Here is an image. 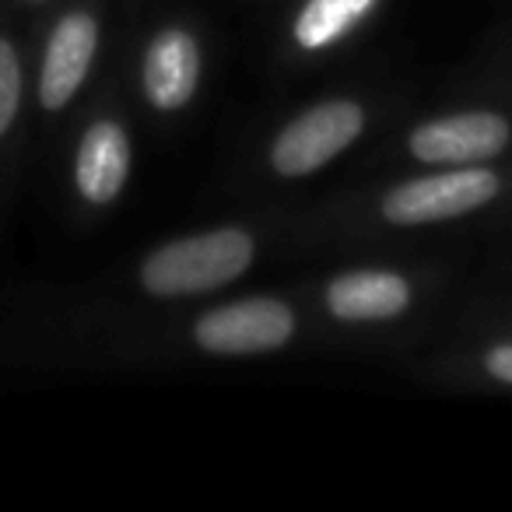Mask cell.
<instances>
[{"mask_svg": "<svg viewBox=\"0 0 512 512\" xmlns=\"http://www.w3.org/2000/svg\"><path fill=\"white\" fill-rule=\"evenodd\" d=\"M253 260V239L239 228H221L197 239H179L148 256L141 278L155 295H197L235 281Z\"/></svg>", "mask_w": 512, "mask_h": 512, "instance_id": "1", "label": "cell"}, {"mask_svg": "<svg viewBox=\"0 0 512 512\" xmlns=\"http://www.w3.org/2000/svg\"><path fill=\"white\" fill-rule=\"evenodd\" d=\"M362 109L355 102H323L309 109L295 123H288L278 137L271 158L281 176H306V172L327 165L341 155L358 134H362Z\"/></svg>", "mask_w": 512, "mask_h": 512, "instance_id": "2", "label": "cell"}, {"mask_svg": "<svg viewBox=\"0 0 512 512\" xmlns=\"http://www.w3.org/2000/svg\"><path fill=\"white\" fill-rule=\"evenodd\" d=\"M498 193V176L484 169H460L446 176H425L404 183L386 197L383 214L397 225H421V221H442L467 214L488 204Z\"/></svg>", "mask_w": 512, "mask_h": 512, "instance_id": "3", "label": "cell"}, {"mask_svg": "<svg viewBox=\"0 0 512 512\" xmlns=\"http://www.w3.org/2000/svg\"><path fill=\"white\" fill-rule=\"evenodd\" d=\"M295 316L278 299H246L214 309L197 323V344L214 355H256L274 351L292 337Z\"/></svg>", "mask_w": 512, "mask_h": 512, "instance_id": "4", "label": "cell"}, {"mask_svg": "<svg viewBox=\"0 0 512 512\" xmlns=\"http://www.w3.org/2000/svg\"><path fill=\"white\" fill-rule=\"evenodd\" d=\"M509 144V123L495 113H463L425 123L411 134V151L421 162L463 165L491 158Z\"/></svg>", "mask_w": 512, "mask_h": 512, "instance_id": "5", "label": "cell"}, {"mask_svg": "<svg viewBox=\"0 0 512 512\" xmlns=\"http://www.w3.org/2000/svg\"><path fill=\"white\" fill-rule=\"evenodd\" d=\"M95 43H99V32L88 15H67L53 29L43 60V81H39V99L46 109H60L78 92L95 57Z\"/></svg>", "mask_w": 512, "mask_h": 512, "instance_id": "6", "label": "cell"}, {"mask_svg": "<svg viewBox=\"0 0 512 512\" xmlns=\"http://www.w3.org/2000/svg\"><path fill=\"white\" fill-rule=\"evenodd\" d=\"M200 57L186 32H162L144 57V88L158 109H179L197 88Z\"/></svg>", "mask_w": 512, "mask_h": 512, "instance_id": "7", "label": "cell"}, {"mask_svg": "<svg viewBox=\"0 0 512 512\" xmlns=\"http://www.w3.org/2000/svg\"><path fill=\"white\" fill-rule=\"evenodd\" d=\"M411 302V288L404 278L386 271L344 274L327 288V306L341 320H386L397 316Z\"/></svg>", "mask_w": 512, "mask_h": 512, "instance_id": "8", "label": "cell"}, {"mask_svg": "<svg viewBox=\"0 0 512 512\" xmlns=\"http://www.w3.org/2000/svg\"><path fill=\"white\" fill-rule=\"evenodd\" d=\"M130 169V144L116 123H95L78 148V186L92 204H109Z\"/></svg>", "mask_w": 512, "mask_h": 512, "instance_id": "9", "label": "cell"}, {"mask_svg": "<svg viewBox=\"0 0 512 512\" xmlns=\"http://www.w3.org/2000/svg\"><path fill=\"white\" fill-rule=\"evenodd\" d=\"M372 4L376 0H309L295 22V36L306 50H320V46L341 39Z\"/></svg>", "mask_w": 512, "mask_h": 512, "instance_id": "10", "label": "cell"}, {"mask_svg": "<svg viewBox=\"0 0 512 512\" xmlns=\"http://www.w3.org/2000/svg\"><path fill=\"white\" fill-rule=\"evenodd\" d=\"M18 92H22V71H18V57L4 39H0V134L11 127L18 113Z\"/></svg>", "mask_w": 512, "mask_h": 512, "instance_id": "11", "label": "cell"}, {"mask_svg": "<svg viewBox=\"0 0 512 512\" xmlns=\"http://www.w3.org/2000/svg\"><path fill=\"white\" fill-rule=\"evenodd\" d=\"M488 372L502 383H512V344H502L488 355Z\"/></svg>", "mask_w": 512, "mask_h": 512, "instance_id": "12", "label": "cell"}]
</instances>
